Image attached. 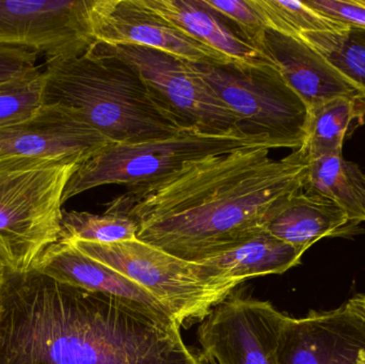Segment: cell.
<instances>
[{"label": "cell", "instance_id": "obj_1", "mask_svg": "<svg viewBox=\"0 0 365 364\" xmlns=\"http://www.w3.org/2000/svg\"><path fill=\"white\" fill-rule=\"evenodd\" d=\"M270 151L246 147L190 162L160 181L128 188L107 211L134 219L139 241L201 264L266 230L274 212L304 189L306 151L281 160Z\"/></svg>", "mask_w": 365, "mask_h": 364}, {"label": "cell", "instance_id": "obj_2", "mask_svg": "<svg viewBox=\"0 0 365 364\" xmlns=\"http://www.w3.org/2000/svg\"><path fill=\"white\" fill-rule=\"evenodd\" d=\"M0 364H201L181 325L117 297L6 267Z\"/></svg>", "mask_w": 365, "mask_h": 364}, {"label": "cell", "instance_id": "obj_3", "mask_svg": "<svg viewBox=\"0 0 365 364\" xmlns=\"http://www.w3.org/2000/svg\"><path fill=\"white\" fill-rule=\"evenodd\" d=\"M43 105L76 115L111 143L171 136L185 128L128 62L94 43L74 57L46 60Z\"/></svg>", "mask_w": 365, "mask_h": 364}, {"label": "cell", "instance_id": "obj_4", "mask_svg": "<svg viewBox=\"0 0 365 364\" xmlns=\"http://www.w3.org/2000/svg\"><path fill=\"white\" fill-rule=\"evenodd\" d=\"M83 160H0V258L28 271L61 239L63 194Z\"/></svg>", "mask_w": 365, "mask_h": 364}, {"label": "cell", "instance_id": "obj_5", "mask_svg": "<svg viewBox=\"0 0 365 364\" xmlns=\"http://www.w3.org/2000/svg\"><path fill=\"white\" fill-rule=\"evenodd\" d=\"M265 147L282 149L264 137L240 130L208 134L182 128L177 134L133 143H109L78 165L63 194L64 203L83 192L104 185L128 188L160 181L190 162L240 149Z\"/></svg>", "mask_w": 365, "mask_h": 364}, {"label": "cell", "instance_id": "obj_6", "mask_svg": "<svg viewBox=\"0 0 365 364\" xmlns=\"http://www.w3.org/2000/svg\"><path fill=\"white\" fill-rule=\"evenodd\" d=\"M68 243L145 288L181 327L205 320L242 284L215 267L181 260L138 239L107 245Z\"/></svg>", "mask_w": 365, "mask_h": 364}, {"label": "cell", "instance_id": "obj_7", "mask_svg": "<svg viewBox=\"0 0 365 364\" xmlns=\"http://www.w3.org/2000/svg\"><path fill=\"white\" fill-rule=\"evenodd\" d=\"M237 119L238 130L264 137L282 149L304 145L309 108L272 66L191 63Z\"/></svg>", "mask_w": 365, "mask_h": 364}, {"label": "cell", "instance_id": "obj_8", "mask_svg": "<svg viewBox=\"0 0 365 364\" xmlns=\"http://www.w3.org/2000/svg\"><path fill=\"white\" fill-rule=\"evenodd\" d=\"M96 44L132 66L154 95L185 128L208 134L240 130L237 119L231 109L200 76L190 62L148 47Z\"/></svg>", "mask_w": 365, "mask_h": 364}, {"label": "cell", "instance_id": "obj_9", "mask_svg": "<svg viewBox=\"0 0 365 364\" xmlns=\"http://www.w3.org/2000/svg\"><path fill=\"white\" fill-rule=\"evenodd\" d=\"M91 8L92 0H0V45L46 60L81 55L96 43Z\"/></svg>", "mask_w": 365, "mask_h": 364}, {"label": "cell", "instance_id": "obj_10", "mask_svg": "<svg viewBox=\"0 0 365 364\" xmlns=\"http://www.w3.org/2000/svg\"><path fill=\"white\" fill-rule=\"evenodd\" d=\"M287 318L268 301L229 296L202 321L197 338L217 364H278Z\"/></svg>", "mask_w": 365, "mask_h": 364}, {"label": "cell", "instance_id": "obj_11", "mask_svg": "<svg viewBox=\"0 0 365 364\" xmlns=\"http://www.w3.org/2000/svg\"><path fill=\"white\" fill-rule=\"evenodd\" d=\"M365 350V312L358 297L332 311L287 316L278 364H360Z\"/></svg>", "mask_w": 365, "mask_h": 364}, {"label": "cell", "instance_id": "obj_12", "mask_svg": "<svg viewBox=\"0 0 365 364\" xmlns=\"http://www.w3.org/2000/svg\"><path fill=\"white\" fill-rule=\"evenodd\" d=\"M91 19L98 44L148 47L190 63H230L216 51L141 6L137 0H92Z\"/></svg>", "mask_w": 365, "mask_h": 364}, {"label": "cell", "instance_id": "obj_13", "mask_svg": "<svg viewBox=\"0 0 365 364\" xmlns=\"http://www.w3.org/2000/svg\"><path fill=\"white\" fill-rule=\"evenodd\" d=\"M109 143L76 115L43 105L30 119L0 128V160H86Z\"/></svg>", "mask_w": 365, "mask_h": 364}, {"label": "cell", "instance_id": "obj_14", "mask_svg": "<svg viewBox=\"0 0 365 364\" xmlns=\"http://www.w3.org/2000/svg\"><path fill=\"white\" fill-rule=\"evenodd\" d=\"M309 110L336 98L365 100V95L308 42L266 29L259 46Z\"/></svg>", "mask_w": 365, "mask_h": 364}, {"label": "cell", "instance_id": "obj_15", "mask_svg": "<svg viewBox=\"0 0 365 364\" xmlns=\"http://www.w3.org/2000/svg\"><path fill=\"white\" fill-rule=\"evenodd\" d=\"M31 269L62 284L117 297L156 316L173 318L145 288L111 267L90 258L68 241L60 239L47 248Z\"/></svg>", "mask_w": 365, "mask_h": 364}, {"label": "cell", "instance_id": "obj_16", "mask_svg": "<svg viewBox=\"0 0 365 364\" xmlns=\"http://www.w3.org/2000/svg\"><path fill=\"white\" fill-rule=\"evenodd\" d=\"M187 36L216 51L231 64L248 68L272 66V62L247 43L235 30L201 0H137Z\"/></svg>", "mask_w": 365, "mask_h": 364}, {"label": "cell", "instance_id": "obj_17", "mask_svg": "<svg viewBox=\"0 0 365 364\" xmlns=\"http://www.w3.org/2000/svg\"><path fill=\"white\" fill-rule=\"evenodd\" d=\"M359 227L334 201L302 189L274 212L265 229L277 239L307 251L325 237L353 236Z\"/></svg>", "mask_w": 365, "mask_h": 364}, {"label": "cell", "instance_id": "obj_18", "mask_svg": "<svg viewBox=\"0 0 365 364\" xmlns=\"http://www.w3.org/2000/svg\"><path fill=\"white\" fill-rule=\"evenodd\" d=\"M304 252L263 230L201 264L215 267L227 277L244 282L261 276L285 273L299 264Z\"/></svg>", "mask_w": 365, "mask_h": 364}, {"label": "cell", "instance_id": "obj_19", "mask_svg": "<svg viewBox=\"0 0 365 364\" xmlns=\"http://www.w3.org/2000/svg\"><path fill=\"white\" fill-rule=\"evenodd\" d=\"M364 171L342 155L309 158L304 192L319 194L340 205L351 219L365 222Z\"/></svg>", "mask_w": 365, "mask_h": 364}, {"label": "cell", "instance_id": "obj_20", "mask_svg": "<svg viewBox=\"0 0 365 364\" xmlns=\"http://www.w3.org/2000/svg\"><path fill=\"white\" fill-rule=\"evenodd\" d=\"M365 100L336 98L309 110L302 149L309 158L342 155L343 142L355 120H364Z\"/></svg>", "mask_w": 365, "mask_h": 364}, {"label": "cell", "instance_id": "obj_21", "mask_svg": "<svg viewBox=\"0 0 365 364\" xmlns=\"http://www.w3.org/2000/svg\"><path fill=\"white\" fill-rule=\"evenodd\" d=\"M299 38L317 48L365 95V29L347 27L338 32H309Z\"/></svg>", "mask_w": 365, "mask_h": 364}, {"label": "cell", "instance_id": "obj_22", "mask_svg": "<svg viewBox=\"0 0 365 364\" xmlns=\"http://www.w3.org/2000/svg\"><path fill=\"white\" fill-rule=\"evenodd\" d=\"M138 224L123 214L106 211L102 215L87 212H63L61 241L120 243L137 239Z\"/></svg>", "mask_w": 365, "mask_h": 364}, {"label": "cell", "instance_id": "obj_23", "mask_svg": "<svg viewBox=\"0 0 365 364\" xmlns=\"http://www.w3.org/2000/svg\"><path fill=\"white\" fill-rule=\"evenodd\" d=\"M266 28L292 36L309 32L342 31L347 26L332 21L307 6L304 1L250 0Z\"/></svg>", "mask_w": 365, "mask_h": 364}, {"label": "cell", "instance_id": "obj_24", "mask_svg": "<svg viewBox=\"0 0 365 364\" xmlns=\"http://www.w3.org/2000/svg\"><path fill=\"white\" fill-rule=\"evenodd\" d=\"M43 90L44 75L38 68L0 85V128L34 117L42 108Z\"/></svg>", "mask_w": 365, "mask_h": 364}, {"label": "cell", "instance_id": "obj_25", "mask_svg": "<svg viewBox=\"0 0 365 364\" xmlns=\"http://www.w3.org/2000/svg\"><path fill=\"white\" fill-rule=\"evenodd\" d=\"M201 2L223 21L227 19L233 24L236 32L247 43L259 48L267 28L250 0H201Z\"/></svg>", "mask_w": 365, "mask_h": 364}, {"label": "cell", "instance_id": "obj_26", "mask_svg": "<svg viewBox=\"0 0 365 364\" xmlns=\"http://www.w3.org/2000/svg\"><path fill=\"white\" fill-rule=\"evenodd\" d=\"M319 14L347 27L365 29V0H306Z\"/></svg>", "mask_w": 365, "mask_h": 364}, {"label": "cell", "instance_id": "obj_27", "mask_svg": "<svg viewBox=\"0 0 365 364\" xmlns=\"http://www.w3.org/2000/svg\"><path fill=\"white\" fill-rule=\"evenodd\" d=\"M38 55L36 51L24 47L0 45V85L36 68Z\"/></svg>", "mask_w": 365, "mask_h": 364}, {"label": "cell", "instance_id": "obj_28", "mask_svg": "<svg viewBox=\"0 0 365 364\" xmlns=\"http://www.w3.org/2000/svg\"><path fill=\"white\" fill-rule=\"evenodd\" d=\"M6 264L4 261L0 258V286H1L2 280H4V271H6Z\"/></svg>", "mask_w": 365, "mask_h": 364}, {"label": "cell", "instance_id": "obj_29", "mask_svg": "<svg viewBox=\"0 0 365 364\" xmlns=\"http://www.w3.org/2000/svg\"><path fill=\"white\" fill-rule=\"evenodd\" d=\"M359 299L360 303H361L362 308H364L365 312V296H357Z\"/></svg>", "mask_w": 365, "mask_h": 364}, {"label": "cell", "instance_id": "obj_30", "mask_svg": "<svg viewBox=\"0 0 365 364\" xmlns=\"http://www.w3.org/2000/svg\"><path fill=\"white\" fill-rule=\"evenodd\" d=\"M362 182H364V186H365V173H362Z\"/></svg>", "mask_w": 365, "mask_h": 364}]
</instances>
